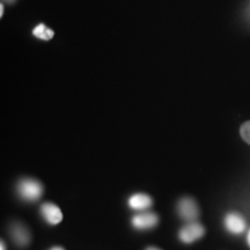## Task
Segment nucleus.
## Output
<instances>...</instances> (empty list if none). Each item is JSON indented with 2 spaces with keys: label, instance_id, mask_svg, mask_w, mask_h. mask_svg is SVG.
<instances>
[{
  "label": "nucleus",
  "instance_id": "4468645a",
  "mask_svg": "<svg viewBox=\"0 0 250 250\" xmlns=\"http://www.w3.org/2000/svg\"><path fill=\"white\" fill-rule=\"evenodd\" d=\"M146 250H161V249L155 248V247H148V248H146Z\"/></svg>",
  "mask_w": 250,
  "mask_h": 250
},
{
  "label": "nucleus",
  "instance_id": "20e7f679",
  "mask_svg": "<svg viewBox=\"0 0 250 250\" xmlns=\"http://www.w3.org/2000/svg\"><path fill=\"white\" fill-rule=\"evenodd\" d=\"M11 236L15 242V245L21 247V248L29 246L31 241L29 229L23 224L19 223V221H15V223L11 225Z\"/></svg>",
  "mask_w": 250,
  "mask_h": 250
},
{
  "label": "nucleus",
  "instance_id": "6e6552de",
  "mask_svg": "<svg viewBox=\"0 0 250 250\" xmlns=\"http://www.w3.org/2000/svg\"><path fill=\"white\" fill-rule=\"evenodd\" d=\"M153 204V199L146 193H136L129 198V205L133 210H146V208H151Z\"/></svg>",
  "mask_w": 250,
  "mask_h": 250
},
{
  "label": "nucleus",
  "instance_id": "7ed1b4c3",
  "mask_svg": "<svg viewBox=\"0 0 250 250\" xmlns=\"http://www.w3.org/2000/svg\"><path fill=\"white\" fill-rule=\"evenodd\" d=\"M204 234H205V228L203 227L199 223L193 221V223H189L183 228H181L179 236L181 241L183 243H187V245H189V243H192L197 241V240L201 239Z\"/></svg>",
  "mask_w": 250,
  "mask_h": 250
},
{
  "label": "nucleus",
  "instance_id": "2eb2a0df",
  "mask_svg": "<svg viewBox=\"0 0 250 250\" xmlns=\"http://www.w3.org/2000/svg\"><path fill=\"white\" fill-rule=\"evenodd\" d=\"M0 8H1V17H2V13H4V6H0Z\"/></svg>",
  "mask_w": 250,
  "mask_h": 250
},
{
  "label": "nucleus",
  "instance_id": "9b49d317",
  "mask_svg": "<svg viewBox=\"0 0 250 250\" xmlns=\"http://www.w3.org/2000/svg\"><path fill=\"white\" fill-rule=\"evenodd\" d=\"M0 250H6V245L4 241H1V243H0Z\"/></svg>",
  "mask_w": 250,
  "mask_h": 250
},
{
  "label": "nucleus",
  "instance_id": "9d476101",
  "mask_svg": "<svg viewBox=\"0 0 250 250\" xmlns=\"http://www.w3.org/2000/svg\"><path fill=\"white\" fill-rule=\"evenodd\" d=\"M240 134H241L242 139L250 145V121H247L246 123L241 125V127H240Z\"/></svg>",
  "mask_w": 250,
  "mask_h": 250
},
{
  "label": "nucleus",
  "instance_id": "f257e3e1",
  "mask_svg": "<svg viewBox=\"0 0 250 250\" xmlns=\"http://www.w3.org/2000/svg\"><path fill=\"white\" fill-rule=\"evenodd\" d=\"M18 192L27 202H35L43 193V186L33 179H22L18 184Z\"/></svg>",
  "mask_w": 250,
  "mask_h": 250
},
{
  "label": "nucleus",
  "instance_id": "423d86ee",
  "mask_svg": "<svg viewBox=\"0 0 250 250\" xmlns=\"http://www.w3.org/2000/svg\"><path fill=\"white\" fill-rule=\"evenodd\" d=\"M225 226L232 234H242L246 230L245 218L236 212H230L225 218Z\"/></svg>",
  "mask_w": 250,
  "mask_h": 250
},
{
  "label": "nucleus",
  "instance_id": "0eeeda50",
  "mask_svg": "<svg viewBox=\"0 0 250 250\" xmlns=\"http://www.w3.org/2000/svg\"><path fill=\"white\" fill-rule=\"evenodd\" d=\"M41 214L50 225H57L62 220L61 208L54 203H44L41 205Z\"/></svg>",
  "mask_w": 250,
  "mask_h": 250
},
{
  "label": "nucleus",
  "instance_id": "f03ea898",
  "mask_svg": "<svg viewBox=\"0 0 250 250\" xmlns=\"http://www.w3.org/2000/svg\"><path fill=\"white\" fill-rule=\"evenodd\" d=\"M177 212L183 220L193 223L199 217V208L191 197H184L177 204Z\"/></svg>",
  "mask_w": 250,
  "mask_h": 250
},
{
  "label": "nucleus",
  "instance_id": "ddd939ff",
  "mask_svg": "<svg viewBox=\"0 0 250 250\" xmlns=\"http://www.w3.org/2000/svg\"><path fill=\"white\" fill-rule=\"evenodd\" d=\"M50 250H64V248H62V247H54V248H51Z\"/></svg>",
  "mask_w": 250,
  "mask_h": 250
},
{
  "label": "nucleus",
  "instance_id": "f8f14e48",
  "mask_svg": "<svg viewBox=\"0 0 250 250\" xmlns=\"http://www.w3.org/2000/svg\"><path fill=\"white\" fill-rule=\"evenodd\" d=\"M247 242H248V245H249V247H250V229H249L248 234H247Z\"/></svg>",
  "mask_w": 250,
  "mask_h": 250
},
{
  "label": "nucleus",
  "instance_id": "39448f33",
  "mask_svg": "<svg viewBox=\"0 0 250 250\" xmlns=\"http://www.w3.org/2000/svg\"><path fill=\"white\" fill-rule=\"evenodd\" d=\"M159 223V217L152 212H145V213L136 214L132 218V225L137 229H151L155 227Z\"/></svg>",
  "mask_w": 250,
  "mask_h": 250
},
{
  "label": "nucleus",
  "instance_id": "1a4fd4ad",
  "mask_svg": "<svg viewBox=\"0 0 250 250\" xmlns=\"http://www.w3.org/2000/svg\"><path fill=\"white\" fill-rule=\"evenodd\" d=\"M33 33H34V35H35L36 37H39V39H41V40L49 41L54 37V31H52L51 29H49V28L44 26V24H40V26H37L35 29H34Z\"/></svg>",
  "mask_w": 250,
  "mask_h": 250
}]
</instances>
